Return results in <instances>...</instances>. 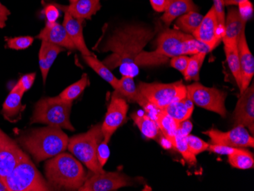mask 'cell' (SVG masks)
<instances>
[{
	"instance_id": "obj_1",
	"label": "cell",
	"mask_w": 254,
	"mask_h": 191,
	"mask_svg": "<svg viewBox=\"0 0 254 191\" xmlns=\"http://www.w3.org/2000/svg\"><path fill=\"white\" fill-rule=\"evenodd\" d=\"M155 34L156 30L144 25H127L118 28L102 48L103 52H112L103 63L110 69L121 67L123 75L135 76L138 73L137 58Z\"/></svg>"
},
{
	"instance_id": "obj_2",
	"label": "cell",
	"mask_w": 254,
	"mask_h": 191,
	"mask_svg": "<svg viewBox=\"0 0 254 191\" xmlns=\"http://www.w3.org/2000/svg\"><path fill=\"white\" fill-rule=\"evenodd\" d=\"M211 51L205 44L179 30H164L157 40V49L153 52L142 51L136 59V65H159L168 58L181 55H193L199 52Z\"/></svg>"
},
{
	"instance_id": "obj_3",
	"label": "cell",
	"mask_w": 254,
	"mask_h": 191,
	"mask_svg": "<svg viewBox=\"0 0 254 191\" xmlns=\"http://www.w3.org/2000/svg\"><path fill=\"white\" fill-rule=\"evenodd\" d=\"M68 139L62 129L48 126L21 134L17 142L39 163L65 151Z\"/></svg>"
},
{
	"instance_id": "obj_4",
	"label": "cell",
	"mask_w": 254,
	"mask_h": 191,
	"mask_svg": "<svg viewBox=\"0 0 254 191\" xmlns=\"http://www.w3.org/2000/svg\"><path fill=\"white\" fill-rule=\"evenodd\" d=\"M44 170L52 190L78 191L87 179L82 164L69 154L61 152L51 158L46 162Z\"/></svg>"
},
{
	"instance_id": "obj_5",
	"label": "cell",
	"mask_w": 254,
	"mask_h": 191,
	"mask_svg": "<svg viewBox=\"0 0 254 191\" xmlns=\"http://www.w3.org/2000/svg\"><path fill=\"white\" fill-rule=\"evenodd\" d=\"M72 102L60 98H46L35 105L30 124H44L53 127L74 131L71 125L70 112Z\"/></svg>"
},
{
	"instance_id": "obj_6",
	"label": "cell",
	"mask_w": 254,
	"mask_h": 191,
	"mask_svg": "<svg viewBox=\"0 0 254 191\" xmlns=\"http://www.w3.org/2000/svg\"><path fill=\"white\" fill-rule=\"evenodd\" d=\"M104 140L101 125L91 127L88 132L68 139L67 149L81 161L92 173L105 172L98 160L97 152L100 142Z\"/></svg>"
},
{
	"instance_id": "obj_7",
	"label": "cell",
	"mask_w": 254,
	"mask_h": 191,
	"mask_svg": "<svg viewBox=\"0 0 254 191\" xmlns=\"http://www.w3.org/2000/svg\"><path fill=\"white\" fill-rule=\"evenodd\" d=\"M8 191H44L52 188L25 155L3 178Z\"/></svg>"
},
{
	"instance_id": "obj_8",
	"label": "cell",
	"mask_w": 254,
	"mask_h": 191,
	"mask_svg": "<svg viewBox=\"0 0 254 191\" xmlns=\"http://www.w3.org/2000/svg\"><path fill=\"white\" fill-rule=\"evenodd\" d=\"M138 91L154 108L161 110L172 102L187 97V86L182 81L173 83H138Z\"/></svg>"
},
{
	"instance_id": "obj_9",
	"label": "cell",
	"mask_w": 254,
	"mask_h": 191,
	"mask_svg": "<svg viewBox=\"0 0 254 191\" xmlns=\"http://www.w3.org/2000/svg\"><path fill=\"white\" fill-rule=\"evenodd\" d=\"M187 96L194 105L225 118L226 116L225 100L226 92L215 88L204 86L199 82H194L187 86Z\"/></svg>"
},
{
	"instance_id": "obj_10",
	"label": "cell",
	"mask_w": 254,
	"mask_h": 191,
	"mask_svg": "<svg viewBox=\"0 0 254 191\" xmlns=\"http://www.w3.org/2000/svg\"><path fill=\"white\" fill-rule=\"evenodd\" d=\"M129 105H127L125 98L115 90L108 105L105 121L101 125V129L104 134V142L109 143L113 134L116 132L117 129L125 121Z\"/></svg>"
},
{
	"instance_id": "obj_11",
	"label": "cell",
	"mask_w": 254,
	"mask_h": 191,
	"mask_svg": "<svg viewBox=\"0 0 254 191\" xmlns=\"http://www.w3.org/2000/svg\"><path fill=\"white\" fill-rule=\"evenodd\" d=\"M132 185L130 178L121 172H103L87 178L79 191H112Z\"/></svg>"
},
{
	"instance_id": "obj_12",
	"label": "cell",
	"mask_w": 254,
	"mask_h": 191,
	"mask_svg": "<svg viewBox=\"0 0 254 191\" xmlns=\"http://www.w3.org/2000/svg\"><path fill=\"white\" fill-rule=\"evenodd\" d=\"M210 138L212 144L227 145L235 148H254V139L245 127L235 126L232 130L222 132L218 129H211L203 132Z\"/></svg>"
},
{
	"instance_id": "obj_13",
	"label": "cell",
	"mask_w": 254,
	"mask_h": 191,
	"mask_svg": "<svg viewBox=\"0 0 254 191\" xmlns=\"http://www.w3.org/2000/svg\"><path fill=\"white\" fill-rule=\"evenodd\" d=\"M192 37L205 44L210 51L215 49L222 41L223 35L218 26L216 14L213 6L203 16L200 25L192 34Z\"/></svg>"
},
{
	"instance_id": "obj_14",
	"label": "cell",
	"mask_w": 254,
	"mask_h": 191,
	"mask_svg": "<svg viewBox=\"0 0 254 191\" xmlns=\"http://www.w3.org/2000/svg\"><path fill=\"white\" fill-rule=\"evenodd\" d=\"M26 154L0 129V178H5Z\"/></svg>"
},
{
	"instance_id": "obj_15",
	"label": "cell",
	"mask_w": 254,
	"mask_h": 191,
	"mask_svg": "<svg viewBox=\"0 0 254 191\" xmlns=\"http://www.w3.org/2000/svg\"><path fill=\"white\" fill-rule=\"evenodd\" d=\"M235 126L248 127L254 132V85L252 84L241 94L233 115Z\"/></svg>"
},
{
	"instance_id": "obj_16",
	"label": "cell",
	"mask_w": 254,
	"mask_h": 191,
	"mask_svg": "<svg viewBox=\"0 0 254 191\" xmlns=\"http://www.w3.org/2000/svg\"><path fill=\"white\" fill-rule=\"evenodd\" d=\"M238 49L242 78L241 86L240 88V92L241 94L249 86L254 75V58L248 46L245 28L241 31L238 38Z\"/></svg>"
},
{
	"instance_id": "obj_17",
	"label": "cell",
	"mask_w": 254,
	"mask_h": 191,
	"mask_svg": "<svg viewBox=\"0 0 254 191\" xmlns=\"http://www.w3.org/2000/svg\"><path fill=\"white\" fill-rule=\"evenodd\" d=\"M42 41L56 44L64 49L75 51V48L73 43L68 37L64 25L54 22V23H46L45 27L41 30L39 35L36 37Z\"/></svg>"
},
{
	"instance_id": "obj_18",
	"label": "cell",
	"mask_w": 254,
	"mask_h": 191,
	"mask_svg": "<svg viewBox=\"0 0 254 191\" xmlns=\"http://www.w3.org/2000/svg\"><path fill=\"white\" fill-rule=\"evenodd\" d=\"M64 25L70 38L74 46L77 51H79L82 56H95L92 54L87 47L86 43L83 36V29H82V20L77 19L68 13L64 12Z\"/></svg>"
},
{
	"instance_id": "obj_19",
	"label": "cell",
	"mask_w": 254,
	"mask_h": 191,
	"mask_svg": "<svg viewBox=\"0 0 254 191\" xmlns=\"http://www.w3.org/2000/svg\"><path fill=\"white\" fill-rule=\"evenodd\" d=\"M116 91L130 102H135L140 105L145 110L147 115L152 118V108L154 107L138 91V88L134 82L133 77L130 75H123L122 78L119 79V86Z\"/></svg>"
},
{
	"instance_id": "obj_20",
	"label": "cell",
	"mask_w": 254,
	"mask_h": 191,
	"mask_svg": "<svg viewBox=\"0 0 254 191\" xmlns=\"http://www.w3.org/2000/svg\"><path fill=\"white\" fill-rule=\"evenodd\" d=\"M246 21L241 18L238 8L230 7L225 21V32L223 41L225 45L238 44V40L241 31L245 28Z\"/></svg>"
},
{
	"instance_id": "obj_21",
	"label": "cell",
	"mask_w": 254,
	"mask_h": 191,
	"mask_svg": "<svg viewBox=\"0 0 254 191\" xmlns=\"http://www.w3.org/2000/svg\"><path fill=\"white\" fill-rule=\"evenodd\" d=\"M56 5L63 12H68L74 18L82 21L91 19L101 8V0H77L76 2L68 5L58 3Z\"/></svg>"
},
{
	"instance_id": "obj_22",
	"label": "cell",
	"mask_w": 254,
	"mask_h": 191,
	"mask_svg": "<svg viewBox=\"0 0 254 191\" xmlns=\"http://www.w3.org/2000/svg\"><path fill=\"white\" fill-rule=\"evenodd\" d=\"M24 94L15 85L5 98L1 113L4 118L9 122L16 123L21 120V113L25 108L21 104V98Z\"/></svg>"
},
{
	"instance_id": "obj_23",
	"label": "cell",
	"mask_w": 254,
	"mask_h": 191,
	"mask_svg": "<svg viewBox=\"0 0 254 191\" xmlns=\"http://www.w3.org/2000/svg\"><path fill=\"white\" fill-rule=\"evenodd\" d=\"M198 10L199 8L192 0H167L166 8L161 19L165 25H169L181 15Z\"/></svg>"
},
{
	"instance_id": "obj_24",
	"label": "cell",
	"mask_w": 254,
	"mask_h": 191,
	"mask_svg": "<svg viewBox=\"0 0 254 191\" xmlns=\"http://www.w3.org/2000/svg\"><path fill=\"white\" fill-rule=\"evenodd\" d=\"M194 104L188 96L172 102L161 109L178 123L189 120L193 112Z\"/></svg>"
},
{
	"instance_id": "obj_25",
	"label": "cell",
	"mask_w": 254,
	"mask_h": 191,
	"mask_svg": "<svg viewBox=\"0 0 254 191\" xmlns=\"http://www.w3.org/2000/svg\"><path fill=\"white\" fill-rule=\"evenodd\" d=\"M155 121L164 137L173 146L175 143V136H176L179 123L168 116L161 110H158L155 114Z\"/></svg>"
},
{
	"instance_id": "obj_26",
	"label": "cell",
	"mask_w": 254,
	"mask_h": 191,
	"mask_svg": "<svg viewBox=\"0 0 254 191\" xmlns=\"http://www.w3.org/2000/svg\"><path fill=\"white\" fill-rule=\"evenodd\" d=\"M84 61L99 76L110 84L114 90L119 86V79L111 72V69L104 63L97 59L95 56H82Z\"/></svg>"
},
{
	"instance_id": "obj_27",
	"label": "cell",
	"mask_w": 254,
	"mask_h": 191,
	"mask_svg": "<svg viewBox=\"0 0 254 191\" xmlns=\"http://www.w3.org/2000/svg\"><path fill=\"white\" fill-rule=\"evenodd\" d=\"M131 118L145 137L155 139L159 136L161 131L158 128V125L155 120L152 119L149 115L147 114L143 115V114L135 113L131 115Z\"/></svg>"
},
{
	"instance_id": "obj_28",
	"label": "cell",
	"mask_w": 254,
	"mask_h": 191,
	"mask_svg": "<svg viewBox=\"0 0 254 191\" xmlns=\"http://www.w3.org/2000/svg\"><path fill=\"white\" fill-rule=\"evenodd\" d=\"M225 53L230 70L232 72L240 89L242 78H241V64H240L239 54H238V44L225 45Z\"/></svg>"
},
{
	"instance_id": "obj_29",
	"label": "cell",
	"mask_w": 254,
	"mask_h": 191,
	"mask_svg": "<svg viewBox=\"0 0 254 191\" xmlns=\"http://www.w3.org/2000/svg\"><path fill=\"white\" fill-rule=\"evenodd\" d=\"M228 159L230 165L238 169L246 170L254 168V155L245 148H238L235 152L228 155Z\"/></svg>"
},
{
	"instance_id": "obj_30",
	"label": "cell",
	"mask_w": 254,
	"mask_h": 191,
	"mask_svg": "<svg viewBox=\"0 0 254 191\" xmlns=\"http://www.w3.org/2000/svg\"><path fill=\"white\" fill-rule=\"evenodd\" d=\"M202 18L203 16L199 12H190L178 18L175 25L179 31L192 35L200 25Z\"/></svg>"
},
{
	"instance_id": "obj_31",
	"label": "cell",
	"mask_w": 254,
	"mask_h": 191,
	"mask_svg": "<svg viewBox=\"0 0 254 191\" xmlns=\"http://www.w3.org/2000/svg\"><path fill=\"white\" fill-rule=\"evenodd\" d=\"M207 53L199 52L190 57L186 70L184 72V78L187 81L199 80V71L203 64Z\"/></svg>"
},
{
	"instance_id": "obj_32",
	"label": "cell",
	"mask_w": 254,
	"mask_h": 191,
	"mask_svg": "<svg viewBox=\"0 0 254 191\" xmlns=\"http://www.w3.org/2000/svg\"><path fill=\"white\" fill-rule=\"evenodd\" d=\"M88 85V78L87 74H83L82 78L79 80L77 81L75 83L72 84L69 86L67 87L59 95V97L63 100H65L67 102H73L74 100L76 99L83 92L84 90L86 88Z\"/></svg>"
},
{
	"instance_id": "obj_33",
	"label": "cell",
	"mask_w": 254,
	"mask_h": 191,
	"mask_svg": "<svg viewBox=\"0 0 254 191\" xmlns=\"http://www.w3.org/2000/svg\"><path fill=\"white\" fill-rule=\"evenodd\" d=\"M173 147L175 148V149H177V151L181 154V155L184 157V159L188 162V164L191 165L196 164L195 155L191 153L189 148H188L186 136H183L182 134L178 132V130H177L175 143L173 145Z\"/></svg>"
},
{
	"instance_id": "obj_34",
	"label": "cell",
	"mask_w": 254,
	"mask_h": 191,
	"mask_svg": "<svg viewBox=\"0 0 254 191\" xmlns=\"http://www.w3.org/2000/svg\"><path fill=\"white\" fill-rule=\"evenodd\" d=\"M64 51H65L64 48L56 45V44H51V43L46 42V41H42L41 49H40V51H41L44 54L50 69L54 64L55 60L57 59V56L59 55L60 53Z\"/></svg>"
},
{
	"instance_id": "obj_35",
	"label": "cell",
	"mask_w": 254,
	"mask_h": 191,
	"mask_svg": "<svg viewBox=\"0 0 254 191\" xmlns=\"http://www.w3.org/2000/svg\"><path fill=\"white\" fill-rule=\"evenodd\" d=\"M7 48L10 49L21 51L29 48L34 42V38L31 36L15 37V38H5Z\"/></svg>"
},
{
	"instance_id": "obj_36",
	"label": "cell",
	"mask_w": 254,
	"mask_h": 191,
	"mask_svg": "<svg viewBox=\"0 0 254 191\" xmlns=\"http://www.w3.org/2000/svg\"><path fill=\"white\" fill-rule=\"evenodd\" d=\"M186 140L190 151L194 155H199L201 152L208 150V148L209 146V143H207L197 136H193L191 134H189L188 136H186Z\"/></svg>"
},
{
	"instance_id": "obj_37",
	"label": "cell",
	"mask_w": 254,
	"mask_h": 191,
	"mask_svg": "<svg viewBox=\"0 0 254 191\" xmlns=\"http://www.w3.org/2000/svg\"><path fill=\"white\" fill-rule=\"evenodd\" d=\"M44 3V16L47 19L48 23H54L57 22V19L61 16V10L56 5L55 2H49V3Z\"/></svg>"
},
{
	"instance_id": "obj_38",
	"label": "cell",
	"mask_w": 254,
	"mask_h": 191,
	"mask_svg": "<svg viewBox=\"0 0 254 191\" xmlns=\"http://www.w3.org/2000/svg\"><path fill=\"white\" fill-rule=\"evenodd\" d=\"M36 78V73H28L20 77L19 80L17 82L16 86L21 90V92H25L32 87L34 80Z\"/></svg>"
},
{
	"instance_id": "obj_39",
	"label": "cell",
	"mask_w": 254,
	"mask_h": 191,
	"mask_svg": "<svg viewBox=\"0 0 254 191\" xmlns=\"http://www.w3.org/2000/svg\"><path fill=\"white\" fill-rule=\"evenodd\" d=\"M189 60L190 57H188V55L177 56L171 58V65L174 69L184 74L186 70Z\"/></svg>"
},
{
	"instance_id": "obj_40",
	"label": "cell",
	"mask_w": 254,
	"mask_h": 191,
	"mask_svg": "<svg viewBox=\"0 0 254 191\" xmlns=\"http://www.w3.org/2000/svg\"><path fill=\"white\" fill-rule=\"evenodd\" d=\"M97 156H98V160L101 166H105L110 156V149L108 143L104 142V141L100 142L98 146Z\"/></svg>"
},
{
	"instance_id": "obj_41",
	"label": "cell",
	"mask_w": 254,
	"mask_h": 191,
	"mask_svg": "<svg viewBox=\"0 0 254 191\" xmlns=\"http://www.w3.org/2000/svg\"><path fill=\"white\" fill-rule=\"evenodd\" d=\"M238 12L241 15V18L245 21H248L254 12V5L250 2V0H247L245 2L238 4Z\"/></svg>"
},
{
	"instance_id": "obj_42",
	"label": "cell",
	"mask_w": 254,
	"mask_h": 191,
	"mask_svg": "<svg viewBox=\"0 0 254 191\" xmlns=\"http://www.w3.org/2000/svg\"><path fill=\"white\" fill-rule=\"evenodd\" d=\"M238 149V148L231 147L227 145H218V144H212L209 145L208 150L211 152H214L218 155H226L233 153L234 152Z\"/></svg>"
},
{
	"instance_id": "obj_43",
	"label": "cell",
	"mask_w": 254,
	"mask_h": 191,
	"mask_svg": "<svg viewBox=\"0 0 254 191\" xmlns=\"http://www.w3.org/2000/svg\"><path fill=\"white\" fill-rule=\"evenodd\" d=\"M192 129V123L187 120V121H182L178 124V130L180 133L182 134L183 136H187L190 134L191 130Z\"/></svg>"
},
{
	"instance_id": "obj_44",
	"label": "cell",
	"mask_w": 254,
	"mask_h": 191,
	"mask_svg": "<svg viewBox=\"0 0 254 191\" xmlns=\"http://www.w3.org/2000/svg\"><path fill=\"white\" fill-rule=\"evenodd\" d=\"M10 14L11 12L9 10L0 2V28H3L5 26L8 16Z\"/></svg>"
},
{
	"instance_id": "obj_45",
	"label": "cell",
	"mask_w": 254,
	"mask_h": 191,
	"mask_svg": "<svg viewBox=\"0 0 254 191\" xmlns=\"http://www.w3.org/2000/svg\"><path fill=\"white\" fill-rule=\"evenodd\" d=\"M150 3L155 11L158 12H165L166 8L167 0H149Z\"/></svg>"
},
{
	"instance_id": "obj_46",
	"label": "cell",
	"mask_w": 254,
	"mask_h": 191,
	"mask_svg": "<svg viewBox=\"0 0 254 191\" xmlns=\"http://www.w3.org/2000/svg\"><path fill=\"white\" fill-rule=\"evenodd\" d=\"M247 0H223V3L225 6H235Z\"/></svg>"
},
{
	"instance_id": "obj_47",
	"label": "cell",
	"mask_w": 254,
	"mask_h": 191,
	"mask_svg": "<svg viewBox=\"0 0 254 191\" xmlns=\"http://www.w3.org/2000/svg\"><path fill=\"white\" fill-rule=\"evenodd\" d=\"M0 191H8L6 184L2 178H0Z\"/></svg>"
},
{
	"instance_id": "obj_48",
	"label": "cell",
	"mask_w": 254,
	"mask_h": 191,
	"mask_svg": "<svg viewBox=\"0 0 254 191\" xmlns=\"http://www.w3.org/2000/svg\"><path fill=\"white\" fill-rule=\"evenodd\" d=\"M69 1V2H70V4L74 3V2H76L77 0H68Z\"/></svg>"
}]
</instances>
